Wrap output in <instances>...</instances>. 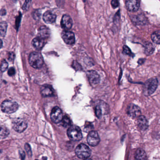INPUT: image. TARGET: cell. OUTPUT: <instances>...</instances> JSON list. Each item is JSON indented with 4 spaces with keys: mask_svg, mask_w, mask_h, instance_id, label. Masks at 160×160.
I'll use <instances>...</instances> for the list:
<instances>
[{
    "mask_svg": "<svg viewBox=\"0 0 160 160\" xmlns=\"http://www.w3.org/2000/svg\"><path fill=\"white\" fill-rule=\"evenodd\" d=\"M29 62L31 66L35 69H40L43 66L44 61L41 55L38 52L31 53L29 57Z\"/></svg>",
    "mask_w": 160,
    "mask_h": 160,
    "instance_id": "1",
    "label": "cell"
},
{
    "mask_svg": "<svg viewBox=\"0 0 160 160\" xmlns=\"http://www.w3.org/2000/svg\"><path fill=\"white\" fill-rule=\"evenodd\" d=\"M158 80L156 78H151L146 81L144 87L143 92L145 95H150L156 90L158 87Z\"/></svg>",
    "mask_w": 160,
    "mask_h": 160,
    "instance_id": "2",
    "label": "cell"
},
{
    "mask_svg": "<svg viewBox=\"0 0 160 160\" xmlns=\"http://www.w3.org/2000/svg\"><path fill=\"white\" fill-rule=\"evenodd\" d=\"M75 153L79 159H86L90 156L91 150L86 145L80 144L76 148Z\"/></svg>",
    "mask_w": 160,
    "mask_h": 160,
    "instance_id": "3",
    "label": "cell"
},
{
    "mask_svg": "<svg viewBox=\"0 0 160 160\" xmlns=\"http://www.w3.org/2000/svg\"><path fill=\"white\" fill-rule=\"evenodd\" d=\"M67 134L71 140L73 141H79L82 139V134L80 128L76 125L69 127L67 131Z\"/></svg>",
    "mask_w": 160,
    "mask_h": 160,
    "instance_id": "4",
    "label": "cell"
},
{
    "mask_svg": "<svg viewBox=\"0 0 160 160\" xmlns=\"http://www.w3.org/2000/svg\"><path fill=\"white\" fill-rule=\"evenodd\" d=\"M18 108V104L12 100H5L1 103V111L7 114L14 113L17 111Z\"/></svg>",
    "mask_w": 160,
    "mask_h": 160,
    "instance_id": "5",
    "label": "cell"
},
{
    "mask_svg": "<svg viewBox=\"0 0 160 160\" xmlns=\"http://www.w3.org/2000/svg\"><path fill=\"white\" fill-rule=\"evenodd\" d=\"M61 36L63 40L66 44L68 45H73L75 42V37L73 32L68 30H64L62 33Z\"/></svg>",
    "mask_w": 160,
    "mask_h": 160,
    "instance_id": "6",
    "label": "cell"
},
{
    "mask_svg": "<svg viewBox=\"0 0 160 160\" xmlns=\"http://www.w3.org/2000/svg\"><path fill=\"white\" fill-rule=\"evenodd\" d=\"M87 76L88 77L89 83L92 87H96L99 84L100 77L99 75L95 71L91 70L87 72Z\"/></svg>",
    "mask_w": 160,
    "mask_h": 160,
    "instance_id": "7",
    "label": "cell"
},
{
    "mask_svg": "<svg viewBox=\"0 0 160 160\" xmlns=\"http://www.w3.org/2000/svg\"><path fill=\"white\" fill-rule=\"evenodd\" d=\"M87 141L91 146L95 147L99 144L100 141L99 136L95 131H91L87 137Z\"/></svg>",
    "mask_w": 160,
    "mask_h": 160,
    "instance_id": "8",
    "label": "cell"
},
{
    "mask_svg": "<svg viewBox=\"0 0 160 160\" xmlns=\"http://www.w3.org/2000/svg\"><path fill=\"white\" fill-rule=\"evenodd\" d=\"M62 111L58 107H55L52 109L51 113V119L52 121L55 124H58L61 122L62 120Z\"/></svg>",
    "mask_w": 160,
    "mask_h": 160,
    "instance_id": "9",
    "label": "cell"
},
{
    "mask_svg": "<svg viewBox=\"0 0 160 160\" xmlns=\"http://www.w3.org/2000/svg\"><path fill=\"white\" fill-rule=\"evenodd\" d=\"M27 127L26 122L22 119H16L13 122L14 129L18 132H24Z\"/></svg>",
    "mask_w": 160,
    "mask_h": 160,
    "instance_id": "10",
    "label": "cell"
},
{
    "mask_svg": "<svg viewBox=\"0 0 160 160\" xmlns=\"http://www.w3.org/2000/svg\"><path fill=\"white\" fill-rule=\"evenodd\" d=\"M125 6L129 12H137L140 7V0H126Z\"/></svg>",
    "mask_w": 160,
    "mask_h": 160,
    "instance_id": "11",
    "label": "cell"
},
{
    "mask_svg": "<svg viewBox=\"0 0 160 160\" xmlns=\"http://www.w3.org/2000/svg\"><path fill=\"white\" fill-rule=\"evenodd\" d=\"M127 113L131 117L133 118L138 117L141 115V109L137 105L131 104L128 107Z\"/></svg>",
    "mask_w": 160,
    "mask_h": 160,
    "instance_id": "12",
    "label": "cell"
},
{
    "mask_svg": "<svg viewBox=\"0 0 160 160\" xmlns=\"http://www.w3.org/2000/svg\"><path fill=\"white\" fill-rule=\"evenodd\" d=\"M61 27L64 30H69L72 28L73 21L69 15H64L61 21Z\"/></svg>",
    "mask_w": 160,
    "mask_h": 160,
    "instance_id": "13",
    "label": "cell"
},
{
    "mask_svg": "<svg viewBox=\"0 0 160 160\" xmlns=\"http://www.w3.org/2000/svg\"><path fill=\"white\" fill-rule=\"evenodd\" d=\"M137 118V126L142 131L147 130L148 127V123L146 118L141 115Z\"/></svg>",
    "mask_w": 160,
    "mask_h": 160,
    "instance_id": "14",
    "label": "cell"
},
{
    "mask_svg": "<svg viewBox=\"0 0 160 160\" xmlns=\"http://www.w3.org/2000/svg\"><path fill=\"white\" fill-rule=\"evenodd\" d=\"M56 18H57L56 15L49 11L46 12L43 14V20L47 24H52L54 23L56 20Z\"/></svg>",
    "mask_w": 160,
    "mask_h": 160,
    "instance_id": "15",
    "label": "cell"
},
{
    "mask_svg": "<svg viewBox=\"0 0 160 160\" xmlns=\"http://www.w3.org/2000/svg\"><path fill=\"white\" fill-rule=\"evenodd\" d=\"M54 94L53 88L50 85H44L41 88V94L44 97H49Z\"/></svg>",
    "mask_w": 160,
    "mask_h": 160,
    "instance_id": "16",
    "label": "cell"
},
{
    "mask_svg": "<svg viewBox=\"0 0 160 160\" xmlns=\"http://www.w3.org/2000/svg\"><path fill=\"white\" fill-rule=\"evenodd\" d=\"M50 30L46 26H43L41 27L38 31V37L45 40L46 39L48 38L49 37Z\"/></svg>",
    "mask_w": 160,
    "mask_h": 160,
    "instance_id": "17",
    "label": "cell"
},
{
    "mask_svg": "<svg viewBox=\"0 0 160 160\" xmlns=\"http://www.w3.org/2000/svg\"><path fill=\"white\" fill-rule=\"evenodd\" d=\"M44 40H45L39 37L33 39V40L32 41L33 46L37 49H41L44 46V43H45Z\"/></svg>",
    "mask_w": 160,
    "mask_h": 160,
    "instance_id": "18",
    "label": "cell"
},
{
    "mask_svg": "<svg viewBox=\"0 0 160 160\" xmlns=\"http://www.w3.org/2000/svg\"><path fill=\"white\" fill-rule=\"evenodd\" d=\"M135 157L137 160H145L147 159V154L144 150L139 148L136 152Z\"/></svg>",
    "mask_w": 160,
    "mask_h": 160,
    "instance_id": "19",
    "label": "cell"
},
{
    "mask_svg": "<svg viewBox=\"0 0 160 160\" xmlns=\"http://www.w3.org/2000/svg\"><path fill=\"white\" fill-rule=\"evenodd\" d=\"M9 130L5 126L0 124V139L6 138L9 135Z\"/></svg>",
    "mask_w": 160,
    "mask_h": 160,
    "instance_id": "20",
    "label": "cell"
},
{
    "mask_svg": "<svg viewBox=\"0 0 160 160\" xmlns=\"http://www.w3.org/2000/svg\"><path fill=\"white\" fill-rule=\"evenodd\" d=\"M151 39L154 43L157 44H160V31H156L153 33L151 35Z\"/></svg>",
    "mask_w": 160,
    "mask_h": 160,
    "instance_id": "21",
    "label": "cell"
},
{
    "mask_svg": "<svg viewBox=\"0 0 160 160\" xmlns=\"http://www.w3.org/2000/svg\"><path fill=\"white\" fill-rule=\"evenodd\" d=\"M154 48L153 45L151 43H149L146 44L145 46V53L147 55H150L152 54L154 52Z\"/></svg>",
    "mask_w": 160,
    "mask_h": 160,
    "instance_id": "22",
    "label": "cell"
},
{
    "mask_svg": "<svg viewBox=\"0 0 160 160\" xmlns=\"http://www.w3.org/2000/svg\"><path fill=\"white\" fill-rule=\"evenodd\" d=\"M61 122H62V125L64 127H70V126H71V121L70 120V118L67 116H65L63 117Z\"/></svg>",
    "mask_w": 160,
    "mask_h": 160,
    "instance_id": "23",
    "label": "cell"
},
{
    "mask_svg": "<svg viewBox=\"0 0 160 160\" xmlns=\"http://www.w3.org/2000/svg\"><path fill=\"white\" fill-rule=\"evenodd\" d=\"M95 112L96 116L98 117V119H100L103 113L102 107L100 105L99 103L98 104V105L96 106L95 109Z\"/></svg>",
    "mask_w": 160,
    "mask_h": 160,
    "instance_id": "24",
    "label": "cell"
},
{
    "mask_svg": "<svg viewBox=\"0 0 160 160\" xmlns=\"http://www.w3.org/2000/svg\"><path fill=\"white\" fill-rule=\"evenodd\" d=\"M8 67V63L6 60H4L1 62V66H0V70L2 72H4L7 70Z\"/></svg>",
    "mask_w": 160,
    "mask_h": 160,
    "instance_id": "25",
    "label": "cell"
},
{
    "mask_svg": "<svg viewBox=\"0 0 160 160\" xmlns=\"http://www.w3.org/2000/svg\"><path fill=\"white\" fill-rule=\"evenodd\" d=\"M123 52L124 54L127 55H132V53L131 50L126 45H124V46L123 47Z\"/></svg>",
    "mask_w": 160,
    "mask_h": 160,
    "instance_id": "26",
    "label": "cell"
},
{
    "mask_svg": "<svg viewBox=\"0 0 160 160\" xmlns=\"http://www.w3.org/2000/svg\"><path fill=\"white\" fill-rule=\"evenodd\" d=\"M7 29V24L6 23L0 24V33L1 34H5Z\"/></svg>",
    "mask_w": 160,
    "mask_h": 160,
    "instance_id": "27",
    "label": "cell"
},
{
    "mask_svg": "<svg viewBox=\"0 0 160 160\" xmlns=\"http://www.w3.org/2000/svg\"><path fill=\"white\" fill-rule=\"evenodd\" d=\"M72 66L73 68L76 71H80V70H82V67H81V65L76 61H73V62Z\"/></svg>",
    "mask_w": 160,
    "mask_h": 160,
    "instance_id": "28",
    "label": "cell"
},
{
    "mask_svg": "<svg viewBox=\"0 0 160 160\" xmlns=\"http://www.w3.org/2000/svg\"><path fill=\"white\" fill-rule=\"evenodd\" d=\"M25 149L26 150V152L27 153V154L29 156L31 157L32 156V151L31 149L30 145L28 144H25Z\"/></svg>",
    "mask_w": 160,
    "mask_h": 160,
    "instance_id": "29",
    "label": "cell"
},
{
    "mask_svg": "<svg viewBox=\"0 0 160 160\" xmlns=\"http://www.w3.org/2000/svg\"><path fill=\"white\" fill-rule=\"evenodd\" d=\"M111 4L113 8H117L119 6V0H112Z\"/></svg>",
    "mask_w": 160,
    "mask_h": 160,
    "instance_id": "30",
    "label": "cell"
},
{
    "mask_svg": "<svg viewBox=\"0 0 160 160\" xmlns=\"http://www.w3.org/2000/svg\"><path fill=\"white\" fill-rule=\"evenodd\" d=\"M15 70L14 68H9V70H8V74L10 76H12L14 75L15 74Z\"/></svg>",
    "mask_w": 160,
    "mask_h": 160,
    "instance_id": "31",
    "label": "cell"
},
{
    "mask_svg": "<svg viewBox=\"0 0 160 160\" xmlns=\"http://www.w3.org/2000/svg\"><path fill=\"white\" fill-rule=\"evenodd\" d=\"M31 1V0H25L24 6H23L24 9H27V8H28V6L29 5Z\"/></svg>",
    "mask_w": 160,
    "mask_h": 160,
    "instance_id": "32",
    "label": "cell"
},
{
    "mask_svg": "<svg viewBox=\"0 0 160 160\" xmlns=\"http://www.w3.org/2000/svg\"><path fill=\"white\" fill-rule=\"evenodd\" d=\"M15 57V55L13 53H11L9 55V59L10 61H12L13 60L14 58Z\"/></svg>",
    "mask_w": 160,
    "mask_h": 160,
    "instance_id": "33",
    "label": "cell"
},
{
    "mask_svg": "<svg viewBox=\"0 0 160 160\" xmlns=\"http://www.w3.org/2000/svg\"><path fill=\"white\" fill-rule=\"evenodd\" d=\"M19 154L22 159H24L25 158V153L24 151H21L19 152Z\"/></svg>",
    "mask_w": 160,
    "mask_h": 160,
    "instance_id": "34",
    "label": "cell"
},
{
    "mask_svg": "<svg viewBox=\"0 0 160 160\" xmlns=\"http://www.w3.org/2000/svg\"><path fill=\"white\" fill-rule=\"evenodd\" d=\"M2 44H3V43H2V41H1V40H0V49L2 47Z\"/></svg>",
    "mask_w": 160,
    "mask_h": 160,
    "instance_id": "35",
    "label": "cell"
},
{
    "mask_svg": "<svg viewBox=\"0 0 160 160\" xmlns=\"http://www.w3.org/2000/svg\"><path fill=\"white\" fill-rule=\"evenodd\" d=\"M83 1H86V0H83Z\"/></svg>",
    "mask_w": 160,
    "mask_h": 160,
    "instance_id": "36",
    "label": "cell"
}]
</instances>
